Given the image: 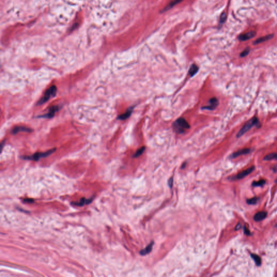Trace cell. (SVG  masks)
<instances>
[{"mask_svg":"<svg viewBox=\"0 0 277 277\" xmlns=\"http://www.w3.org/2000/svg\"><path fill=\"white\" fill-rule=\"evenodd\" d=\"M260 125V123L259 121L258 118L257 117H253L250 120H248V121L243 125V127L241 128V129L238 133L237 137L238 138L240 137L241 136L244 135L247 131H248L250 129H251L253 126L259 127Z\"/></svg>","mask_w":277,"mask_h":277,"instance_id":"obj_1","label":"cell"},{"mask_svg":"<svg viewBox=\"0 0 277 277\" xmlns=\"http://www.w3.org/2000/svg\"><path fill=\"white\" fill-rule=\"evenodd\" d=\"M190 125L184 118L180 117L175 121L173 125L174 131L178 133H183L190 128Z\"/></svg>","mask_w":277,"mask_h":277,"instance_id":"obj_2","label":"cell"},{"mask_svg":"<svg viewBox=\"0 0 277 277\" xmlns=\"http://www.w3.org/2000/svg\"><path fill=\"white\" fill-rule=\"evenodd\" d=\"M55 150H56V148H54V149H51V150L47 151V152H45L36 153H35L32 156H22L21 158L23 159H25V160L38 161L41 158H46L48 156H50V154H52L53 153H54L55 151Z\"/></svg>","mask_w":277,"mask_h":277,"instance_id":"obj_3","label":"cell"},{"mask_svg":"<svg viewBox=\"0 0 277 277\" xmlns=\"http://www.w3.org/2000/svg\"><path fill=\"white\" fill-rule=\"evenodd\" d=\"M57 92V88L55 86H52L46 91L44 96L39 100L37 105H41L48 101L50 97H55Z\"/></svg>","mask_w":277,"mask_h":277,"instance_id":"obj_4","label":"cell"},{"mask_svg":"<svg viewBox=\"0 0 277 277\" xmlns=\"http://www.w3.org/2000/svg\"><path fill=\"white\" fill-rule=\"evenodd\" d=\"M254 169H255V167L254 166H252V167L248 168V169H247L246 170H243L242 172L239 173L238 174H237V175L234 176L233 177L231 178V179L233 180L241 179H243V178H245V176H246L249 175L250 173H251L253 172V170H254Z\"/></svg>","mask_w":277,"mask_h":277,"instance_id":"obj_5","label":"cell"},{"mask_svg":"<svg viewBox=\"0 0 277 277\" xmlns=\"http://www.w3.org/2000/svg\"><path fill=\"white\" fill-rule=\"evenodd\" d=\"M60 108H61L59 106H52V107H50V109H49L48 113L42 115L41 116H40L39 117H44V118H48V119L52 118L54 116L55 113L58 112V111L60 109Z\"/></svg>","mask_w":277,"mask_h":277,"instance_id":"obj_6","label":"cell"},{"mask_svg":"<svg viewBox=\"0 0 277 277\" xmlns=\"http://www.w3.org/2000/svg\"><path fill=\"white\" fill-rule=\"evenodd\" d=\"M218 104H219L218 100L216 97H212L209 100V105L207 106L203 107V109L212 111L217 108Z\"/></svg>","mask_w":277,"mask_h":277,"instance_id":"obj_7","label":"cell"},{"mask_svg":"<svg viewBox=\"0 0 277 277\" xmlns=\"http://www.w3.org/2000/svg\"><path fill=\"white\" fill-rule=\"evenodd\" d=\"M251 152V150L250 148L242 149V150H239V151L234 152L233 154H232L231 156H230V158L234 159V158H235L239 156L246 155V154H249Z\"/></svg>","mask_w":277,"mask_h":277,"instance_id":"obj_8","label":"cell"},{"mask_svg":"<svg viewBox=\"0 0 277 277\" xmlns=\"http://www.w3.org/2000/svg\"><path fill=\"white\" fill-rule=\"evenodd\" d=\"M256 34V33L254 32V31H251V32H249L248 33H245L244 34H241L239 36L238 39L240 41H246V40H248L250 39H252L254 38Z\"/></svg>","mask_w":277,"mask_h":277,"instance_id":"obj_9","label":"cell"},{"mask_svg":"<svg viewBox=\"0 0 277 277\" xmlns=\"http://www.w3.org/2000/svg\"><path fill=\"white\" fill-rule=\"evenodd\" d=\"M33 131L32 129L29 128L28 127H26L24 126H17L14 127L12 130H11V133L13 134H16L19 131H24V132H28L30 133Z\"/></svg>","mask_w":277,"mask_h":277,"instance_id":"obj_10","label":"cell"},{"mask_svg":"<svg viewBox=\"0 0 277 277\" xmlns=\"http://www.w3.org/2000/svg\"><path fill=\"white\" fill-rule=\"evenodd\" d=\"M267 212H259L254 215L253 219L255 221H260L266 218L267 216Z\"/></svg>","mask_w":277,"mask_h":277,"instance_id":"obj_11","label":"cell"},{"mask_svg":"<svg viewBox=\"0 0 277 277\" xmlns=\"http://www.w3.org/2000/svg\"><path fill=\"white\" fill-rule=\"evenodd\" d=\"M133 107H131V108H128V109H127V111L125 113L122 114L121 115H120L117 117V119L120 120H126L131 115V113L133 112Z\"/></svg>","mask_w":277,"mask_h":277,"instance_id":"obj_12","label":"cell"},{"mask_svg":"<svg viewBox=\"0 0 277 277\" xmlns=\"http://www.w3.org/2000/svg\"><path fill=\"white\" fill-rule=\"evenodd\" d=\"M273 36H273V34H270V35H268L265 36H263L262 38H258L257 40H256L254 42V44H258L263 43L264 42L267 41L268 40H270V39L273 38Z\"/></svg>","mask_w":277,"mask_h":277,"instance_id":"obj_13","label":"cell"},{"mask_svg":"<svg viewBox=\"0 0 277 277\" xmlns=\"http://www.w3.org/2000/svg\"><path fill=\"white\" fill-rule=\"evenodd\" d=\"M93 199L90 198L89 199H86L85 198H82L78 202H74L72 203L74 205L77 206H83L85 205L89 204L92 201Z\"/></svg>","mask_w":277,"mask_h":277,"instance_id":"obj_14","label":"cell"},{"mask_svg":"<svg viewBox=\"0 0 277 277\" xmlns=\"http://www.w3.org/2000/svg\"><path fill=\"white\" fill-rule=\"evenodd\" d=\"M154 244V242H152L151 243H150L146 248L143 249L140 251V254L142 255V256H145V255H146L147 254H148L149 253L151 252L152 250V248H153V245Z\"/></svg>","mask_w":277,"mask_h":277,"instance_id":"obj_15","label":"cell"},{"mask_svg":"<svg viewBox=\"0 0 277 277\" xmlns=\"http://www.w3.org/2000/svg\"><path fill=\"white\" fill-rule=\"evenodd\" d=\"M183 0H174L173 1H172L171 2H170L168 5H167L165 8L164 9L162 12H164V11H167L169 9H171L172 7H173L174 6H175V5L178 4L179 3L181 2V1H182Z\"/></svg>","mask_w":277,"mask_h":277,"instance_id":"obj_16","label":"cell"},{"mask_svg":"<svg viewBox=\"0 0 277 277\" xmlns=\"http://www.w3.org/2000/svg\"><path fill=\"white\" fill-rule=\"evenodd\" d=\"M199 68L195 64H192L189 69V74L191 77L193 76L195 74L198 72Z\"/></svg>","mask_w":277,"mask_h":277,"instance_id":"obj_17","label":"cell"},{"mask_svg":"<svg viewBox=\"0 0 277 277\" xmlns=\"http://www.w3.org/2000/svg\"><path fill=\"white\" fill-rule=\"evenodd\" d=\"M272 160H277V153H272L265 156L264 158V160L270 161Z\"/></svg>","mask_w":277,"mask_h":277,"instance_id":"obj_18","label":"cell"},{"mask_svg":"<svg viewBox=\"0 0 277 277\" xmlns=\"http://www.w3.org/2000/svg\"><path fill=\"white\" fill-rule=\"evenodd\" d=\"M251 257L253 258L254 261L256 263V265L257 266H260V265H261V263H262L261 258H260V257H259L258 255H257L256 254H251Z\"/></svg>","mask_w":277,"mask_h":277,"instance_id":"obj_19","label":"cell"},{"mask_svg":"<svg viewBox=\"0 0 277 277\" xmlns=\"http://www.w3.org/2000/svg\"><path fill=\"white\" fill-rule=\"evenodd\" d=\"M265 182H266L265 180L262 179L258 181H253L252 185L254 187H260V186L262 187L265 184Z\"/></svg>","mask_w":277,"mask_h":277,"instance_id":"obj_20","label":"cell"},{"mask_svg":"<svg viewBox=\"0 0 277 277\" xmlns=\"http://www.w3.org/2000/svg\"><path fill=\"white\" fill-rule=\"evenodd\" d=\"M145 150V147H142L138 149L137 150V151H136V153L134 154V158H137L139 156H141V155L142 154V153L144 152Z\"/></svg>","mask_w":277,"mask_h":277,"instance_id":"obj_21","label":"cell"},{"mask_svg":"<svg viewBox=\"0 0 277 277\" xmlns=\"http://www.w3.org/2000/svg\"><path fill=\"white\" fill-rule=\"evenodd\" d=\"M258 199H258V198L254 197V198H252L251 199H249L247 200L246 202H247V203L248 205H255L258 202Z\"/></svg>","mask_w":277,"mask_h":277,"instance_id":"obj_22","label":"cell"},{"mask_svg":"<svg viewBox=\"0 0 277 277\" xmlns=\"http://www.w3.org/2000/svg\"><path fill=\"white\" fill-rule=\"evenodd\" d=\"M250 48H247L245 49L240 54V57L243 58V57L246 56L248 55V54H249V53H250Z\"/></svg>","mask_w":277,"mask_h":277,"instance_id":"obj_23","label":"cell"},{"mask_svg":"<svg viewBox=\"0 0 277 277\" xmlns=\"http://www.w3.org/2000/svg\"><path fill=\"white\" fill-rule=\"evenodd\" d=\"M226 19V14L225 13H223L221 16H220V22L221 23H223L225 22V20Z\"/></svg>","mask_w":277,"mask_h":277,"instance_id":"obj_24","label":"cell"},{"mask_svg":"<svg viewBox=\"0 0 277 277\" xmlns=\"http://www.w3.org/2000/svg\"><path fill=\"white\" fill-rule=\"evenodd\" d=\"M243 231H244V233L246 235H251L250 231L245 226L243 227Z\"/></svg>","mask_w":277,"mask_h":277,"instance_id":"obj_25","label":"cell"},{"mask_svg":"<svg viewBox=\"0 0 277 277\" xmlns=\"http://www.w3.org/2000/svg\"><path fill=\"white\" fill-rule=\"evenodd\" d=\"M173 178H170V180H168V185H169V186L170 187V188H172V187L173 186Z\"/></svg>","mask_w":277,"mask_h":277,"instance_id":"obj_26","label":"cell"},{"mask_svg":"<svg viewBox=\"0 0 277 277\" xmlns=\"http://www.w3.org/2000/svg\"><path fill=\"white\" fill-rule=\"evenodd\" d=\"M24 203H32L34 202V200L32 199H25L23 200Z\"/></svg>","mask_w":277,"mask_h":277,"instance_id":"obj_27","label":"cell"},{"mask_svg":"<svg viewBox=\"0 0 277 277\" xmlns=\"http://www.w3.org/2000/svg\"><path fill=\"white\" fill-rule=\"evenodd\" d=\"M240 228V224H239L237 225V226L235 227V230H238Z\"/></svg>","mask_w":277,"mask_h":277,"instance_id":"obj_28","label":"cell"},{"mask_svg":"<svg viewBox=\"0 0 277 277\" xmlns=\"http://www.w3.org/2000/svg\"><path fill=\"white\" fill-rule=\"evenodd\" d=\"M273 170H274V172H276V171L277 170V165L273 167Z\"/></svg>","mask_w":277,"mask_h":277,"instance_id":"obj_29","label":"cell"},{"mask_svg":"<svg viewBox=\"0 0 277 277\" xmlns=\"http://www.w3.org/2000/svg\"><path fill=\"white\" fill-rule=\"evenodd\" d=\"M275 182H276V183H277V179H276V181H275Z\"/></svg>","mask_w":277,"mask_h":277,"instance_id":"obj_30","label":"cell"}]
</instances>
